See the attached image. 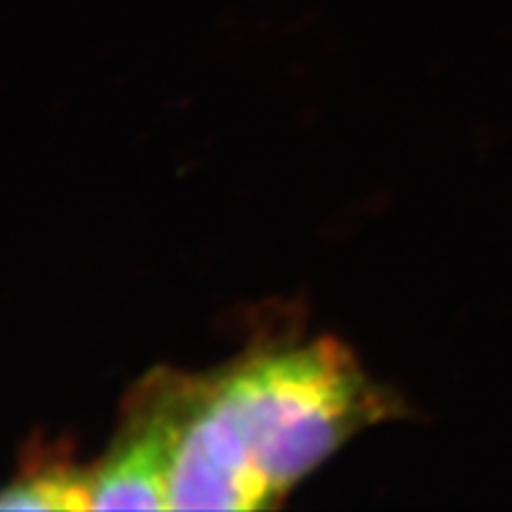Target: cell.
<instances>
[{
    "label": "cell",
    "mask_w": 512,
    "mask_h": 512,
    "mask_svg": "<svg viewBox=\"0 0 512 512\" xmlns=\"http://www.w3.org/2000/svg\"><path fill=\"white\" fill-rule=\"evenodd\" d=\"M249 460L280 503L351 437L399 413L335 339L249 356L211 373Z\"/></svg>",
    "instance_id": "6da1fadb"
},
{
    "label": "cell",
    "mask_w": 512,
    "mask_h": 512,
    "mask_svg": "<svg viewBox=\"0 0 512 512\" xmlns=\"http://www.w3.org/2000/svg\"><path fill=\"white\" fill-rule=\"evenodd\" d=\"M171 408L169 510H264L278 505L216 396L211 375L166 370Z\"/></svg>",
    "instance_id": "7a4b0ae2"
},
{
    "label": "cell",
    "mask_w": 512,
    "mask_h": 512,
    "mask_svg": "<svg viewBox=\"0 0 512 512\" xmlns=\"http://www.w3.org/2000/svg\"><path fill=\"white\" fill-rule=\"evenodd\" d=\"M171 408L157 370L126 403L110 451L91 470V510H169Z\"/></svg>",
    "instance_id": "3957f363"
},
{
    "label": "cell",
    "mask_w": 512,
    "mask_h": 512,
    "mask_svg": "<svg viewBox=\"0 0 512 512\" xmlns=\"http://www.w3.org/2000/svg\"><path fill=\"white\" fill-rule=\"evenodd\" d=\"M91 470L38 460L0 489V510H91Z\"/></svg>",
    "instance_id": "277c9868"
}]
</instances>
